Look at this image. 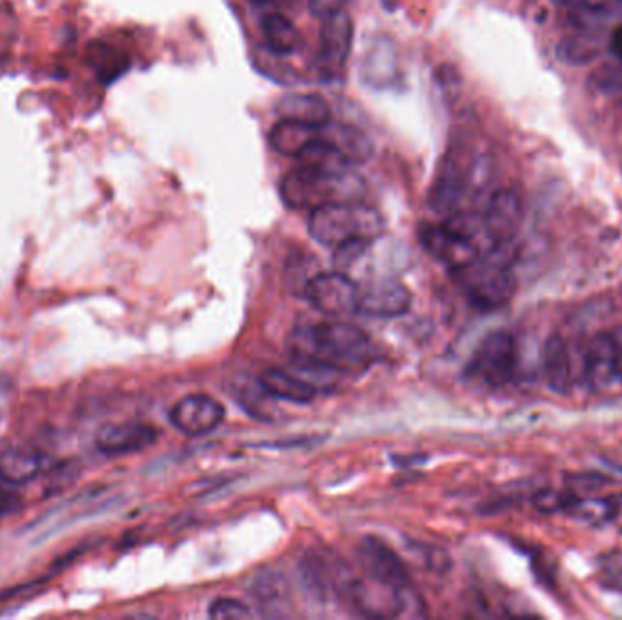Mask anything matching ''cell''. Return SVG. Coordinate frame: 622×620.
<instances>
[{"label":"cell","mask_w":622,"mask_h":620,"mask_svg":"<svg viewBox=\"0 0 622 620\" xmlns=\"http://www.w3.org/2000/svg\"><path fill=\"white\" fill-rule=\"evenodd\" d=\"M281 199L289 209L323 208L328 204L359 203L366 194L365 180L349 169L320 172L297 168L281 180Z\"/></svg>","instance_id":"1"},{"label":"cell","mask_w":622,"mask_h":620,"mask_svg":"<svg viewBox=\"0 0 622 620\" xmlns=\"http://www.w3.org/2000/svg\"><path fill=\"white\" fill-rule=\"evenodd\" d=\"M511 245H493L485 257L465 266L456 275L457 285L476 310H501L516 297L517 277L510 268Z\"/></svg>","instance_id":"2"},{"label":"cell","mask_w":622,"mask_h":620,"mask_svg":"<svg viewBox=\"0 0 622 620\" xmlns=\"http://www.w3.org/2000/svg\"><path fill=\"white\" fill-rule=\"evenodd\" d=\"M308 231L315 242L326 248H339L349 240L375 242L385 234V219L366 204H328L312 211Z\"/></svg>","instance_id":"3"},{"label":"cell","mask_w":622,"mask_h":620,"mask_svg":"<svg viewBox=\"0 0 622 620\" xmlns=\"http://www.w3.org/2000/svg\"><path fill=\"white\" fill-rule=\"evenodd\" d=\"M297 355L312 356L345 372L369 361L371 341L365 331L349 322H319L309 326Z\"/></svg>","instance_id":"4"},{"label":"cell","mask_w":622,"mask_h":620,"mask_svg":"<svg viewBox=\"0 0 622 620\" xmlns=\"http://www.w3.org/2000/svg\"><path fill=\"white\" fill-rule=\"evenodd\" d=\"M481 231L485 234L482 219L471 215H451L446 223L425 224L419 229V240L434 259L448 266L450 271H457L481 257Z\"/></svg>","instance_id":"5"},{"label":"cell","mask_w":622,"mask_h":620,"mask_svg":"<svg viewBox=\"0 0 622 620\" xmlns=\"http://www.w3.org/2000/svg\"><path fill=\"white\" fill-rule=\"evenodd\" d=\"M306 297L315 310L334 319L359 313V285L354 277L339 270L312 277Z\"/></svg>","instance_id":"6"},{"label":"cell","mask_w":622,"mask_h":620,"mask_svg":"<svg viewBox=\"0 0 622 620\" xmlns=\"http://www.w3.org/2000/svg\"><path fill=\"white\" fill-rule=\"evenodd\" d=\"M517 368V344L510 331H491L470 364V373L488 386L501 388L513 379Z\"/></svg>","instance_id":"7"},{"label":"cell","mask_w":622,"mask_h":620,"mask_svg":"<svg viewBox=\"0 0 622 620\" xmlns=\"http://www.w3.org/2000/svg\"><path fill=\"white\" fill-rule=\"evenodd\" d=\"M414 296L399 279H374L359 286V313L377 319H395L411 308Z\"/></svg>","instance_id":"8"},{"label":"cell","mask_w":622,"mask_h":620,"mask_svg":"<svg viewBox=\"0 0 622 620\" xmlns=\"http://www.w3.org/2000/svg\"><path fill=\"white\" fill-rule=\"evenodd\" d=\"M226 417L223 404L206 393H192L172 407L170 421L187 437H201L217 430Z\"/></svg>","instance_id":"9"},{"label":"cell","mask_w":622,"mask_h":620,"mask_svg":"<svg viewBox=\"0 0 622 620\" xmlns=\"http://www.w3.org/2000/svg\"><path fill=\"white\" fill-rule=\"evenodd\" d=\"M360 566L365 568L369 579L379 585L400 590L410 585V574L405 562L399 559L390 546L385 545L377 537H365L357 546Z\"/></svg>","instance_id":"10"},{"label":"cell","mask_w":622,"mask_h":620,"mask_svg":"<svg viewBox=\"0 0 622 620\" xmlns=\"http://www.w3.org/2000/svg\"><path fill=\"white\" fill-rule=\"evenodd\" d=\"M522 209L521 195L516 189H499L491 195L490 203L486 206L482 226L486 239L493 245H510L521 229Z\"/></svg>","instance_id":"11"},{"label":"cell","mask_w":622,"mask_h":620,"mask_svg":"<svg viewBox=\"0 0 622 620\" xmlns=\"http://www.w3.org/2000/svg\"><path fill=\"white\" fill-rule=\"evenodd\" d=\"M354 44V21L348 11L340 10L324 19L319 35V66L324 73L343 70Z\"/></svg>","instance_id":"12"},{"label":"cell","mask_w":622,"mask_h":620,"mask_svg":"<svg viewBox=\"0 0 622 620\" xmlns=\"http://www.w3.org/2000/svg\"><path fill=\"white\" fill-rule=\"evenodd\" d=\"M159 441V430L146 422H116L96 432L95 444L104 455H130L153 446Z\"/></svg>","instance_id":"13"},{"label":"cell","mask_w":622,"mask_h":620,"mask_svg":"<svg viewBox=\"0 0 622 620\" xmlns=\"http://www.w3.org/2000/svg\"><path fill=\"white\" fill-rule=\"evenodd\" d=\"M53 466L55 461L50 455L31 447H8L0 453V478L16 486L35 480Z\"/></svg>","instance_id":"14"},{"label":"cell","mask_w":622,"mask_h":620,"mask_svg":"<svg viewBox=\"0 0 622 620\" xmlns=\"http://www.w3.org/2000/svg\"><path fill=\"white\" fill-rule=\"evenodd\" d=\"M466 189V177L461 166L451 157L440 163L436 180L428 194L430 208L439 215H451L461 203Z\"/></svg>","instance_id":"15"},{"label":"cell","mask_w":622,"mask_h":620,"mask_svg":"<svg viewBox=\"0 0 622 620\" xmlns=\"http://www.w3.org/2000/svg\"><path fill=\"white\" fill-rule=\"evenodd\" d=\"M319 137L332 144L349 164H363L374 155V143L351 124L328 121L319 126Z\"/></svg>","instance_id":"16"},{"label":"cell","mask_w":622,"mask_h":620,"mask_svg":"<svg viewBox=\"0 0 622 620\" xmlns=\"http://www.w3.org/2000/svg\"><path fill=\"white\" fill-rule=\"evenodd\" d=\"M590 386L604 390L618 381V366H615V335L613 333H599L587 350L584 361Z\"/></svg>","instance_id":"17"},{"label":"cell","mask_w":622,"mask_h":620,"mask_svg":"<svg viewBox=\"0 0 622 620\" xmlns=\"http://www.w3.org/2000/svg\"><path fill=\"white\" fill-rule=\"evenodd\" d=\"M542 375L553 393L564 395L572 388V359L561 335H550L542 348Z\"/></svg>","instance_id":"18"},{"label":"cell","mask_w":622,"mask_h":620,"mask_svg":"<svg viewBox=\"0 0 622 620\" xmlns=\"http://www.w3.org/2000/svg\"><path fill=\"white\" fill-rule=\"evenodd\" d=\"M258 384L263 386L264 392L268 393V397L294 402V404H308L319 393L317 388L312 386L299 375L281 370V368L266 370L263 375L258 376Z\"/></svg>","instance_id":"19"},{"label":"cell","mask_w":622,"mask_h":620,"mask_svg":"<svg viewBox=\"0 0 622 620\" xmlns=\"http://www.w3.org/2000/svg\"><path fill=\"white\" fill-rule=\"evenodd\" d=\"M275 110L281 118L297 121L309 126H323L332 117L328 102L314 93H288L283 99H278Z\"/></svg>","instance_id":"20"},{"label":"cell","mask_w":622,"mask_h":620,"mask_svg":"<svg viewBox=\"0 0 622 620\" xmlns=\"http://www.w3.org/2000/svg\"><path fill=\"white\" fill-rule=\"evenodd\" d=\"M317 137H319V126L281 118V123L275 124L269 132V144L281 155L295 158Z\"/></svg>","instance_id":"21"},{"label":"cell","mask_w":622,"mask_h":620,"mask_svg":"<svg viewBox=\"0 0 622 620\" xmlns=\"http://www.w3.org/2000/svg\"><path fill=\"white\" fill-rule=\"evenodd\" d=\"M261 30H263L264 41L275 55H292L299 50V30L295 28L294 22L281 13H269L264 17Z\"/></svg>","instance_id":"22"},{"label":"cell","mask_w":622,"mask_h":620,"mask_svg":"<svg viewBox=\"0 0 622 620\" xmlns=\"http://www.w3.org/2000/svg\"><path fill=\"white\" fill-rule=\"evenodd\" d=\"M297 166L309 169H320V172H340L349 169L354 164H349L332 144L317 137L306 146L303 152L295 157Z\"/></svg>","instance_id":"23"},{"label":"cell","mask_w":622,"mask_h":620,"mask_svg":"<svg viewBox=\"0 0 622 620\" xmlns=\"http://www.w3.org/2000/svg\"><path fill=\"white\" fill-rule=\"evenodd\" d=\"M557 2L587 19H608L622 11V0H557Z\"/></svg>","instance_id":"24"},{"label":"cell","mask_w":622,"mask_h":620,"mask_svg":"<svg viewBox=\"0 0 622 620\" xmlns=\"http://www.w3.org/2000/svg\"><path fill=\"white\" fill-rule=\"evenodd\" d=\"M555 53L562 64H570V66H584V64L595 61V56H598V50L592 44H588L582 39H572V37L562 39L557 44Z\"/></svg>","instance_id":"25"},{"label":"cell","mask_w":622,"mask_h":620,"mask_svg":"<svg viewBox=\"0 0 622 620\" xmlns=\"http://www.w3.org/2000/svg\"><path fill=\"white\" fill-rule=\"evenodd\" d=\"M371 240H349L346 245L335 248V266L343 273H348L355 268H359L360 262L366 259L371 248Z\"/></svg>","instance_id":"26"},{"label":"cell","mask_w":622,"mask_h":620,"mask_svg":"<svg viewBox=\"0 0 622 620\" xmlns=\"http://www.w3.org/2000/svg\"><path fill=\"white\" fill-rule=\"evenodd\" d=\"M567 512L577 519L599 524L612 519L613 506L612 503L599 500V498H595V500H579V498H575Z\"/></svg>","instance_id":"27"},{"label":"cell","mask_w":622,"mask_h":620,"mask_svg":"<svg viewBox=\"0 0 622 620\" xmlns=\"http://www.w3.org/2000/svg\"><path fill=\"white\" fill-rule=\"evenodd\" d=\"M575 495L570 492H555V489H542L533 497V506L541 514H557V512H567L570 504L575 500Z\"/></svg>","instance_id":"28"},{"label":"cell","mask_w":622,"mask_h":620,"mask_svg":"<svg viewBox=\"0 0 622 620\" xmlns=\"http://www.w3.org/2000/svg\"><path fill=\"white\" fill-rule=\"evenodd\" d=\"M207 613L215 620H244L252 617L248 606L241 600L230 599V597L213 600Z\"/></svg>","instance_id":"29"},{"label":"cell","mask_w":622,"mask_h":620,"mask_svg":"<svg viewBox=\"0 0 622 620\" xmlns=\"http://www.w3.org/2000/svg\"><path fill=\"white\" fill-rule=\"evenodd\" d=\"M346 0H309V11L319 19H328L337 11L345 10Z\"/></svg>","instance_id":"30"},{"label":"cell","mask_w":622,"mask_h":620,"mask_svg":"<svg viewBox=\"0 0 622 620\" xmlns=\"http://www.w3.org/2000/svg\"><path fill=\"white\" fill-rule=\"evenodd\" d=\"M610 53L622 62V24L613 28L612 37H610Z\"/></svg>","instance_id":"31"},{"label":"cell","mask_w":622,"mask_h":620,"mask_svg":"<svg viewBox=\"0 0 622 620\" xmlns=\"http://www.w3.org/2000/svg\"><path fill=\"white\" fill-rule=\"evenodd\" d=\"M615 335V366H618V381L622 382V331Z\"/></svg>","instance_id":"32"},{"label":"cell","mask_w":622,"mask_h":620,"mask_svg":"<svg viewBox=\"0 0 622 620\" xmlns=\"http://www.w3.org/2000/svg\"><path fill=\"white\" fill-rule=\"evenodd\" d=\"M11 506H13V495L0 488V514H4V512L11 509Z\"/></svg>","instance_id":"33"}]
</instances>
